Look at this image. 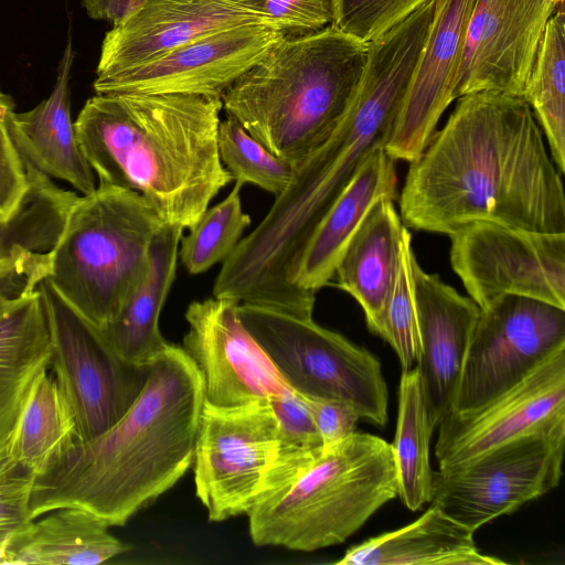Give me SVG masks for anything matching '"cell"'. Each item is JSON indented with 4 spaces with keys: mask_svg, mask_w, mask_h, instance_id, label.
Instances as JSON below:
<instances>
[{
    "mask_svg": "<svg viewBox=\"0 0 565 565\" xmlns=\"http://www.w3.org/2000/svg\"><path fill=\"white\" fill-rule=\"evenodd\" d=\"M457 99L411 162L399 195L403 224L448 236L481 221L565 233L562 173L529 104L500 92Z\"/></svg>",
    "mask_w": 565,
    "mask_h": 565,
    "instance_id": "6da1fadb",
    "label": "cell"
},
{
    "mask_svg": "<svg viewBox=\"0 0 565 565\" xmlns=\"http://www.w3.org/2000/svg\"><path fill=\"white\" fill-rule=\"evenodd\" d=\"M420 53L407 34L390 31L367 44L364 67L331 135L295 163L290 182L260 223L223 262L213 296L312 318L316 298L296 278L303 250L355 173L390 136Z\"/></svg>",
    "mask_w": 565,
    "mask_h": 565,
    "instance_id": "7a4b0ae2",
    "label": "cell"
},
{
    "mask_svg": "<svg viewBox=\"0 0 565 565\" xmlns=\"http://www.w3.org/2000/svg\"><path fill=\"white\" fill-rule=\"evenodd\" d=\"M203 402L199 370L182 348L170 343L149 363L142 392L113 427L76 443L34 477L31 519L79 508L108 526L125 525L192 465Z\"/></svg>",
    "mask_w": 565,
    "mask_h": 565,
    "instance_id": "3957f363",
    "label": "cell"
},
{
    "mask_svg": "<svg viewBox=\"0 0 565 565\" xmlns=\"http://www.w3.org/2000/svg\"><path fill=\"white\" fill-rule=\"evenodd\" d=\"M221 110L218 98L96 94L74 125L99 183L138 192L164 223L190 230L233 180L217 149Z\"/></svg>",
    "mask_w": 565,
    "mask_h": 565,
    "instance_id": "277c9868",
    "label": "cell"
},
{
    "mask_svg": "<svg viewBox=\"0 0 565 565\" xmlns=\"http://www.w3.org/2000/svg\"><path fill=\"white\" fill-rule=\"evenodd\" d=\"M367 45L327 26L284 36L222 95V109L271 153L294 163L345 114Z\"/></svg>",
    "mask_w": 565,
    "mask_h": 565,
    "instance_id": "5b68a950",
    "label": "cell"
},
{
    "mask_svg": "<svg viewBox=\"0 0 565 565\" xmlns=\"http://www.w3.org/2000/svg\"><path fill=\"white\" fill-rule=\"evenodd\" d=\"M391 444L356 433L323 448L287 488L249 511L255 545L312 552L343 543L397 497Z\"/></svg>",
    "mask_w": 565,
    "mask_h": 565,
    "instance_id": "8992f818",
    "label": "cell"
},
{
    "mask_svg": "<svg viewBox=\"0 0 565 565\" xmlns=\"http://www.w3.org/2000/svg\"><path fill=\"white\" fill-rule=\"evenodd\" d=\"M163 224L138 192L99 183L72 205L50 255L47 279L78 315L102 329L142 280Z\"/></svg>",
    "mask_w": 565,
    "mask_h": 565,
    "instance_id": "52a82bcc",
    "label": "cell"
},
{
    "mask_svg": "<svg viewBox=\"0 0 565 565\" xmlns=\"http://www.w3.org/2000/svg\"><path fill=\"white\" fill-rule=\"evenodd\" d=\"M192 465L195 494L213 522L248 514L310 466L285 450L268 399L235 407L204 401Z\"/></svg>",
    "mask_w": 565,
    "mask_h": 565,
    "instance_id": "ba28073f",
    "label": "cell"
},
{
    "mask_svg": "<svg viewBox=\"0 0 565 565\" xmlns=\"http://www.w3.org/2000/svg\"><path fill=\"white\" fill-rule=\"evenodd\" d=\"M241 322L297 393L339 399L375 426L387 422L388 392L380 361L313 319L238 303Z\"/></svg>",
    "mask_w": 565,
    "mask_h": 565,
    "instance_id": "9c48e42d",
    "label": "cell"
},
{
    "mask_svg": "<svg viewBox=\"0 0 565 565\" xmlns=\"http://www.w3.org/2000/svg\"><path fill=\"white\" fill-rule=\"evenodd\" d=\"M565 417L448 470L433 472L429 503L472 532L555 489L562 477Z\"/></svg>",
    "mask_w": 565,
    "mask_h": 565,
    "instance_id": "30bf717a",
    "label": "cell"
},
{
    "mask_svg": "<svg viewBox=\"0 0 565 565\" xmlns=\"http://www.w3.org/2000/svg\"><path fill=\"white\" fill-rule=\"evenodd\" d=\"M39 289L50 331V366L73 408L78 440L87 441L128 412L148 381L149 364L121 359L47 278Z\"/></svg>",
    "mask_w": 565,
    "mask_h": 565,
    "instance_id": "8fae6325",
    "label": "cell"
},
{
    "mask_svg": "<svg viewBox=\"0 0 565 565\" xmlns=\"http://www.w3.org/2000/svg\"><path fill=\"white\" fill-rule=\"evenodd\" d=\"M565 348V309L504 295L480 309L451 411L476 409L510 390Z\"/></svg>",
    "mask_w": 565,
    "mask_h": 565,
    "instance_id": "7c38bea8",
    "label": "cell"
},
{
    "mask_svg": "<svg viewBox=\"0 0 565 565\" xmlns=\"http://www.w3.org/2000/svg\"><path fill=\"white\" fill-rule=\"evenodd\" d=\"M450 237V264L480 309L504 295L565 309V233L475 222Z\"/></svg>",
    "mask_w": 565,
    "mask_h": 565,
    "instance_id": "4fadbf2b",
    "label": "cell"
},
{
    "mask_svg": "<svg viewBox=\"0 0 565 565\" xmlns=\"http://www.w3.org/2000/svg\"><path fill=\"white\" fill-rule=\"evenodd\" d=\"M285 35L264 24L223 28L132 67L96 76V94L189 95L221 99Z\"/></svg>",
    "mask_w": 565,
    "mask_h": 565,
    "instance_id": "5bb4252c",
    "label": "cell"
},
{
    "mask_svg": "<svg viewBox=\"0 0 565 565\" xmlns=\"http://www.w3.org/2000/svg\"><path fill=\"white\" fill-rule=\"evenodd\" d=\"M237 302L193 301L185 311L183 347L203 381L204 401L235 407L294 391L241 322Z\"/></svg>",
    "mask_w": 565,
    "mask_h": 565,
    "instance_id": "9a60e30c",
    "label": "cell"
},
{
    "mask_svg": "<svg viewBox=\"0 0 565 565\" xmlns=\"http://www.w3.org/2000/svg\"><path fill=\"white\" fill-rule=\"evenodd\" d=\"M552 0H472L457 73V98L475 92L522 97Z\"/></svg>",
    "mask_w": 565,
    "mask_h": 565,
    "instance_id": "2e32d148",
    "label": "cell"
},
{
    "mask_svg": "<svg viewBox=\"0 0 565 565\" xmlns=\"http://www.w3.org/2000/svg\"><path fill=\"white\" fill-rule=\"evenodd\" d=\"M565 417V348L484 405L449 411L438 422V470L458 467L501 444Z\"/></svg>",
    "mask_w": 565,
    "mask_h": 565,
    "instance_id": "e0dca14e",
    "label": "cell"
},
{
    "mask_svg": "<svg viewBox=\"0 0 565 565\" xmlns=\"http://www.w3.org/2000/svg\"><path fill=\"white\" fill-rule=\"evenodd\" d=\"M472 0H435L434 17L384 150L415 161L457 99V73Z\"/></svg>",
    "mask_w": 565,
    "mask_h": 565,
    "instance_id": "ac0fdd59",
    "label": "cell"
},
{
    "mask_svg": "<svg viewBox=\"0 0 565 565\" xmlns=\"http://www.w3.org/2000/svg\"><path fill=\"white\" fill-rule=\"evenodd\" d=\"M243 24L274 28L262 0H148L134 17L106 32L96 76L145 63L205 33Z\"/></svg>",
    "mask_w": 565,
    "mask_h": 565,
    "instance_id": "d6986e66",
    "label": "cell"
},
{
    "mask_svg": "<svg viewBox=\"0 0 565 565\" xmlns=\"http://www.w3.org/2000/svg\"><path fill=\"white\" fill-rule=\"evenodd\" d=\"M49 270V260H41L0 275V440L11 435L34 381L50 367L39 289Z\"/></svg>",
    "mask_w": 565,
    "mask_h": 565,
    "instance_id": "ffe728a7",
    "label": "cell"
},
{
    "mask_svg": "<svg viewBox=\"0 0 565 565\" xmlns=\"http://www.w3.org/2000/svg\"><path fill=\"white\" fill-rule=\"evenodd\" d=\"M409 271L416 305L420 353L419 369L427 395L439 419L452 408L467 349L480 313L438 275L426 273L411 249Z\"/></svg>",
    "mask_w": 565,
    "mask_h": 565,
    "instance_id": "44dd1931",
    "label": "cell"
},
{
    "mask_svg": "<svg viewBox=\"0 0 565 565\" xmlns=\"http://www.w3.org/2000/svg\"><path fill=\"white\" fill-rule=\"evenodd\" d=\"M74 56L68 34L49 97L31 110L10 113L4 121L24 160L49 178L66 181L87 195L96 185L71 116L70 79Z\"/></svg>",
    "mask_w": 565,
    "mask_h": 565,
    "instance_id": "7402d4cb",
    "label": "cell"
},
{
    "mask_svg": "<svg viewBox=\"0 0 565 565\" xmlns=\"http://www.w3.org/2000/svg\"><path fill=\"white\" fill-rule=\"evenodd\" d=\"M406 228L393 200H379L349 241L333 275L335 285L363 309L369 329L384 340Z\"/></svg>",
    "mask_w": 565,
    "mask_h": 565,
    "instance_id": "603a6c76",
    "label": "cell"
},
{
    "mask_svg": "<svg viewBox=\"0 0 565 565\" xmlns=\"http://www.w3.org/2000/svg\"><path fill=\"white\" fill-rule=\"evenodd\" d=\"M395 160L376 148L342 191L310 237L297 273L298 289L307 297L330 284L349 241L381 199H396Z\"/></svg>",
    "mask_w": 565,
    "mask_h": 565,
    "instance_id": "cb8c5ba5",
    "label": "cell"
},
{
    "mask_svg": "<svg viewBox=\"0 0 565 565\" xmlns=\"http://www.w3.org/2000/svg\"><path fill=\"white\" fill-rule=\"evenodd\" d=\"M470 529L430 504L417 520L352 546L337 565H498L479 552Z\"/></svg>",
    "mask_w": 565,
    "mask_h": 565,
    "instance_id": "d4e9b609",
    "label": "cell"
},
{
    "mask_svg": "<svg viewBox=\"0 0 565 565\" xmlns=\"http://www.w3.org/2000/svg\"><path fill=\"white\" fill-rule=\"evenodd\" d=\"M183 228L164 223L150 247L147 273L117 316L99 329L124 360L149 364L170 344L159 329V317L173 282Z\"/></svg>",
    "mask_w": 565,
    "mask_h": 565,
    "instance_id": "484cf974",
    "label": "cell"
},
{
    "mask_svg": "<svg viewBox=\"0 0 565 565\" xmlns=\"http://www.w3.org/2000/svg\"><path fill=\"white\" fill-rule=\"evenodd\" d=\"M32 520L0 550V564L94 565L129 547L108 525L79 508H60Z\"/></svg>",
    "mask_w": 565,
    "mask_h": 565,
    "instance_id": "4316f807",
    "label": "cell"
},
{
    "mask_svg": "<svg viewBox=\"0 0 565 565\" xmlns=\"http://www.w3.org/2000/svg\"><path fill=\"white\" fill-rule=\"evenodd\" d=\"M47 370L34 381L9 439L11 459L33 477L44 475L79 441L73 408Z\"/></svg>",
    "mask_w": 565,
    "mask_h": 565,
    "instance_id": "83f0119b",
    "label": "cell"
},
{
    "mask_svg": "<svg viewBox=\"0 0 565 565\" xmlns=\"http://www.w3.org/2000/svg\"><path fill=\"white\" fill-rule=\"evenodd\" d=\"M23 162L29 180L26 193L15 213L0 220V275L50 257L78 198L26 160Z\"/></svg>",
    "mask_w": 565,
    "mask_h": 565,
    "instance_id": "f1b7e54d",
    "label": "cell"
},
{
    "mask_svg": "<svg viewBox=\"0 0 565 565\" xmlns=\"http://www.w3.org/2000/svg\"><path fill=\"white\" fill-rule=\"evenodd\" d=\"M437 424L419 369L415 365L404 370L398 386L395 437L391 446L397 472V495L412 511L419 510L430 500L434 470L429 462V446Z\"/></svg>",
    "mask_w": 565,
    "mask_h": 565,
    "instance_id": "f546056e",
    "label": "cell"
},
{
    "mask_svg": "<svg viewBox=\"0 0 565 565\" xmlns=\"http://www.w3.org/2000/svg\"><path fill=\"white\" fill-rule=\"evenodd\" d=\"M522 98L545 135L550 154L565 172V14L558 4L545 26Z\"/></svg>",
    "mask_w": 565,
    "mask_h": 565,
    "instance_id": "4dcf8cb0",
    "label": "cell"
},
{
    "mask_svg": "<svg viewBox=\"0 0 565 565\" xmlns=\"http://www.w3.org/2000/svg\"><path fill=\"white\" fill-rule=\"evenodd\" d=\"M235 183L231 193L218 204L206 209L188 235H182L179 256L188 273L198 275L224 262L236 247L250 217L242 209Z\"/></svg>",
    "mask_w": 565,
    "mask_h": 565,
    "instance_id": "1f68e13d",
    "label": "cell"
},
{
    "mask_svg": "<svg viewBox=\"0 0 565 565\" xmlns=\"http://www.w3.org/2000/svg\"><path fill=\"white\" fill-rule=\"evenodd\" d=\"M217 149L235 183L254 184L277 196L291 180L295 163L271 153L231 116L220 121Z\"/></svg>",
    "mask_w": 565,
    "mask_h": 565,
    "instance_id": "d6a6232c",
    "label": "cell"
},
{
    "mask_svg": "<svg viewBox=\"0 0 565 565\" xmlns=\"http://www.w3.org/2000/svg\"><path fill=\"white\" fill-rule=\"evenodd\" d=\"M412 237L406 228L403 256L386 313V342L394 349L404 370L417 364L420 353L416 305L409 271Z\"/></svg>",
    "mask_w": 565,
    "mask_h": 565,
    "instance_id": "836d02e7",
    "label": "cell"
},
{
    "mask_svg": "<svg viewBox=\"0 0 565 565\" xmlns=\"http://www.w3.org/2000/svg\"><path fill=\"white\" fill-rule=\"evenodd\" d=\"M330 26L369 44L411 14L425 0H331Z\"/></svg>",
    "mask_w": 565,
    "mask_h": 565,
    "instance_id": "e575fe53",
    "label": "cell"
},
{
    "mask_svg": "<svg viewBox=\"0 0 565 565\" xmlns=\"http://www.w3.org/2000/svg\"><path fill=\"white\" fill-rule=\"evenodd\" d=\"M278 424L282 446L292 455L316 459L323 444L305 397L290 391L268 399Z\"/></svg>",
    "mask_w": 565,
    "mask_h": 565,
    "instance_id": "d590c367",
    "label": "cell"
},
{
    "mask_svg": "<svg viewBox=\"0 0 565 565\" xmlns=\"http://www.w3.org/2000/svg\"><path fill=\"white\" fill-rule=\"evenodd\" d=\"M274 28L286 36L318 32L331 24V0H262Z\"/></svg>",
    "mask_w": 565,
    "mask_h": 565,
    "instance_id": "8d00e7d4",
    "label": "cell"
},
{
    "mask_svg": "<svg viewBox=\"0 0 565 565\" xmlns=\"http://www.w3.org/2000/svg\"><path fill=\"white\" fill-rule=\"evenodd\" d=\"M33 475L18 467L0 478V550L15 532L28 525Z\"/></svg>",
    "mask_w": 565,
    "mask_h": 565,
    "instance_id": "74e56055",
    "label": "cell"
},
{
    "mask_svg": "<svg viewBox=\"0 0 565 565\" xmlns=\"http://www.w3.org/2000/svg\"><path fill=\"white\" fill-rule=\"evenodd\" d=\"M29 188L23 159L6 125L0 120V220L10 218Z\"/></svg>",
    "mask_w": 565,
    "mask_h": 565,
    "instance_id": "f35d334b",
    "label": "cell"
},
{
    "mask_svg": "<svg viewBox=\"0 0 565 565\" xmlns=\"http://www.w3.org/2000/svg\"><path fill=\"white\" fill-rule=\"evenodd\" d=\"M303 397L321 437L323 448L345 439L355 431L356 423L361 417L349 403L331 398Z\"/></svg>",
    "mask_w": 565,
    "mask_h": 565,
    "instance_id": "ab89813d",
    "label": "cell"
},
{
    "mask_svg": "<svg viewBox=\"0 0 565 565\" xmlns=\"http://www.w3.org/2000/svg\"><path fill=\"white\" fill-rule=\"evenodd\" d=\"M148 0H79L86 14L93 20L106 21L117 26L129 20Z\"/></svg>",
    "mask_w": 565,
    "mask_h": 565,
    "instance_id": "60d3db41",
    "label": "cell"
},
{
    "mask_svg": "<svg viewBox=\"0 0 565 565\" xmlns=\"http://www.w3.org/2000/svg\"><path fill=\"white\" fill-rule=\"evenodd\" d=\"M9 439L10 436L0 440V478L18 467L9 454Z\"/></svg>",
    "mask_w": 565,
    "mask_h": 565,
    "instance_id": "b9f144b4",
    "label": "cell"
},
{
    "mask_svg": "<svg viewBox=\"0 0 565 565\" xmlns=\"http://www.w3.org/2000/svg\"><path fill=\"white\" fill-rule=\"evenodd\" d=\"M12 111H14L12 97L0 89V120H4Z\"/></svg>",
    "mask_w": 565,
    "mask_h": 565,
    "instance_id": "7bdbcfd3",
    "label": "cell"
},
{
    "mask_svg": "<svg viewBox=\"0 0 565 565\" xmlns=\"http://www.w3.org/2000/svg\"><path fill=\"white\" fill-rule=\"evenodd\" d=\"M555 4H563L564 3V0H552Z\"/></svg>",
    "mask_w": 565,
    "mask_h": 565,
    "instance_id": "ee69618b",
    "label": "cell"
}]
</instances>
